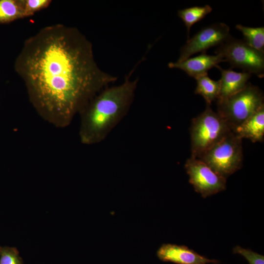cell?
<instances>
[{
    "mask_svg": "<svg viewBox=\"0 0 264 264\" xmlns=\"http://www.w3.org/2000/svg\"><path fill=\"white\" fill-rule=\"evenodd\" d=\"M231 37L229 26L223 22H217L201 28L180 49L177 62L183 61L198 52L206 53L211 47L220 45Z\"/></svg>",
    "mask_w": 264,
    "mask_h": 264,
    "instance_id": "obj_8",
    "label": "cell"
},
{
    "mask_svg": "<svg viewBox=\"0 0 264 264\" xmlns=\"http://www.w3.org/2000/svg\"><path fill=\"white\" fill-rule=\"evenodd\" d=\"M236 28L240 31L243 41L251 47L264 52V27H251L237 24Z\"/></svg>",
    "mask_w": 264,
    "mask_h": 264,
    "instance_id": "obj_15",
    "label": "cell"
},
{
    "mask_svg": "<svg viewBox=\"0 0 264 264\" xmlns=\"http://www.w3.org/2000/svg\"><path fill=\"white\" fill-rule=\"evenodd\" d=\"M212 11L209 5L195 6L179 10L178 16L184 23L187 30L188 38L191 27L196 23L202 20Z\"/></svg>",
    "mask_w": 264,
    "mask_h": 264,
    "instance_id": "obj_14",
    "label": "cell"
},
{
    "mask_svg": "<svg viewBox=\"0 0 264 264\" xmlns=\"http://www.w3.org/2000/svg\"><path fill=\"white\" fill-rule=\"evenodd\" d=\"M19 251L15 247H1L0 264H23Z\"/></svg>",
    "mask_w": 264,
    "mask_h": 264,
    "instance_id": "obj_17",
    "label": "cell"
},
{
    "mask_svg": "<svg viewBox=\"0 0 264 264\" xmlns=\"http://www.w3.org/2000/svg\"><path fill=\"white\" fill-rule=\"evenodd\" d=\"M15 67L36 111L59 128L68 126L94 96L117 79L99 67L84 34L62 24L45 26L28 38Z\"/></svg>",
    "mask_w": 264,
    "mask_h": 264,
    "instance_id": "obj_1",
    "label": "cell"
},
{
    "mask_svg": "<svg viewBox=\"0 0 264 264\" xmlns=\"http://www.w3.org/2000/svg\"><path fill=\"white\" fill-rule=\"evenodd\" d=\"M224 62L220 54L209 55L206 53L189 58L181 62H170L169 67L177 68L185 72L190 77L195 79L201 75L208 74L209 70L216 67L221 62Z\"/></svg>",
    "mask_w": 264,
    "mask_h": 264,
    "instance_id": "obj_10",
    "label": "cell"
},
{
    "mask_svg": "<svg viewBox=\"0 0 264 264\" xmlns=\"http://www.w3.org/2000/svg\"><path fill=\"white\" fill-rule=\"evenodd\" d=\"M184 167L190 183L202 198L226 189V178L216 173L200 159L191 156L187 159Z\"/></svg>",
    "mask_w": 264,
    "mask_h": 264,
    "instance_id": "obj_7",
    "label": "cell"
},
{
    "mask_svg": "<svg viewBox=\"0 0 264 264\" xmlns=\"http://www.w3.org/2000/svg\"><path fill=\"white\" fill-rule=\"evenodd\" d=\"M215 52L220 55L232 67H238L260 78L264 76V52L251 47L243 40L231 36Z\"/></svg>",
    "mask_w": 264,
    "mask_h": 264,
    "instance_id": "obj_6",
    "label": "cell"
},
{
    "mask_svg": "<svg viewBox=\"0 0 264 264\" xmlns=\"http://www.w3.org/2000/svg\"><path fill=\"white\" fill-rule=\"evenodd\" d=\"M242 140L231 131L198 158L216 173L227 178L242 166Z\"/></svg>",
    "mask_w": 264,
    "mask_h": 264,
    "instance_id": "obj_5",
    "label": "cell"
},
{
    "mask_svg": "<svg viewBox=\"0 0 264 264\" xmlns=\"http://www.w3.org/2000/svg\"><path fill=\"white\" fill-rule=\"evenodd\" d=\"M233 253L243 256L249 264H264V256L251 249H246L237 245L233 249Z\"/></svg>",
    "mask_w": 264,
    "mask_h": 264,
    "instance_id": "obj_18",
    "label": "cell"
},
{
    "mask_svg": "<svg viewBox=\"0 0 264 264\" xmlns=\"http://www.w3.org/2000/svg\"><path fill=\"white\" fill-rule=\"evenodd\" d=\"M50 1L49 0H22L24 17L48 6Z\"/></svg>",
    "mask_w": 264,
    "mask_h": 264,
    "instance_id": "obj_19",
    "label": "cell"
},
{
    "mask_svg": "<svg viewBox=\"0 0 264 264\" xmlns=\"http://www.w3.org/2000/svg\"><path fill=\"white\" fill-rule=\"evenodd\" d=\"M161 261L176 264H218L220 261L210 259L185 245L163 243L156 251Z\"/></svg>",
    "mask_w": 264,
    "mask_h": 264,
    "instance_id": "obj_9",
    "label": "cell"
},
{
    "mask_svg": "<svg viewBox=\"0 0 264 264\" xmlns=\"http://www.w3.org/2000/svg\"><path fill=\"white\" fill-rule=\"evenodd\" d=\"M264 94L256 86L246 87L217 103V113L233 131L264 105Z\"/></svg>",
    "mask_w": 264,
    "mask_h": 264,
    "instance_id": "obj_4",
    "label": "cell"
},
{
    "mask_svg": "<svg viewBox=\"0 0 264 264\" xmlns=\"http://www.w3.org/2000/svg\"><path fill=\"white\" fill-rule=\"evenodd\" d=\"M24 17L22 0H0V22Z\"/></svg>",
    "mask_w": 264,
    "mask_h": 264,
    "instance_id": "obj_16",
    "label": "cell"
},
{
    "mask_svg": "<svg viewBox=\"0 0 264 264\" xmlns=\"http://www.w3.org/2000/svg\"><path fill=\"white\" fill-rule=\"evenodd\" d=\"M216 67L220 70L221 74L219 80L220 91L217 103L221 102L244 88L251 76V74L248 72H237L231 68L224 69L219 65Z\"/></svg>",
    "mask_w": 264,
    "mask_h": 264,
    "instance_id": "obj_11",
    "label": "cell"
},
{
    "mask_svg": "<svg viewBox=\"0 0 264 264\" xmlns=\"http://www.w3.org/2000/svg\"><path fill=\"white\" fill-rule=\"evenodd\" d=\"M138 79L125 78L121 84L99 92L81 110L79 136L92 145L103 141L128 113L134 97Z\"/></svg>",
    "mask_w": 264,
    "mask_h": 264,
    "instance_id": "obj_2",
    "label": "cell"
},
{
    "mask_svg": "<svg viewBox=\"0 0 264 264\" xmlns=\"http://www.w3.org/2000/svg\"><path fill=\"white\" fill-rule=\"evenodd\" d=\"M197 86L195 93L201 95L205 100L206 105H211L212 102L217 101L220 91V81L210 79L208 74L195 79Z\"/></svg>",
    "mask_w": 264,
    "mask_h": 264,
    "instance_id": "obj_13",
    "label": "cell"
},
{
    "mask_svg": "<svg viewBox=\"0 0 264 264\" xmlns=\"http://www.w3.org/2000/svg\"><path fill=\"white\" fill-rule=\"evenodd\" d=\"M232 131L242 139L247 138L254 143L263 141L264 105Z\"/></svg>",
    "mask_w": 264,
    "mask_h": 264,
    "instance_id": "obj_12",
    "label": "cell"
},
{
    "mask_svg": "<svg viewBox=\"0 0 264 264\" xmlns=\"http://www.w3.org/2000/svg\"><path fill=\"white\" fill-rule=\"evenodd\" d=\"M232 130L217 113L206 105L205 110L192 119L190 128L191 157L198 158Z\"/></svg>",
    "mask_w": 264,
    "mask_h": 264,
    "instance_id": "obj_3",
    "label": "cell"
},
{
    "mask_svg": "<svg viewBox=\"0 0 264 264\" xmlns=\"http://www.w3.org/2000/svg\"><path fill=\"white\" fill-rule=\"evenodd\" d=\"M1 246H0V250Z\"/></svg>",
    "mask_w": 264,
    "mask_h": 264,
    "instance_id": "obj_20",
    "label": "cell"
}]
</instances>
